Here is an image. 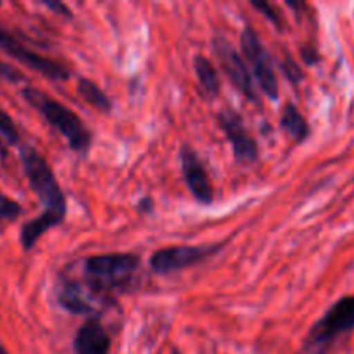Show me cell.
<instances>
[{"mask_svg":"<svg viewBox=\"0 0 354 354\" xmlns=\"http://www.w3.org/2000/svg\"><path fill=\"white\" fill-rule=\"evenodd\" d=\"M19 159L31 190L37 194L44 206L41 214L21 227V245L24 251H31L45 232L59 227L64 221L68 204H66L64 192H62L50 165L37 149L31 145H21Z\"/></svg>","mask_w":354,"mask_h":354,"instance_id":"1","label":"cell"},{"mask_svg":"<svg viewBox=\"0 0 354 354\" xmlns=\"http://www.w3.org/2000/svg\"><path fill=\"white\" fill-rule=\"evenodd\" d=\"M140 258L131 252L90 256L83 263V286L95 299L121 294L135 286Z\"/></svg>","mask_w":354,"mask_h":354,"instance_id":"2","label":"cell"},{"mask_svg":"<svg viewBox=\"0 0 354 354\" xmlns=\"http://www.w3.org/2000/svg\"><path fill=\"white\" fill-rule=\"evenodd\" d=\"M21 95L57 133L66 138L73 152L83 158L88 154L92 147V133L75 111L66 107L44 90L30 85L21 90Z\"/></svg>","mask_w":354,"mask_h":354,"instance_id":"3","label":"cell"},{"mask_svg":"<svg viewBox=\"0 0 354 354\" xmlns=\"http://www.w3.org/2000/svg\"><path fill=\"white\" fill-rule=\"evenodd\" d=\"M354 332V294L335 301L308 332L304 354H330L341 339Z\"/></svg>","mask_w":354,"mask_h":354,"instance_id":"4","label":"cell"},{"mask_svg":"<svg viewBox=\"0 0 354 354\" xmlns=\"http://www.w3.org/2000/svg\"><path fill=\"white\" fill-rule=\"evenodd\" d=\"M241 48L242 57L249 62L252 69V78H256L259 88L268 99H279V80H277L275 69H273V59L266 47L263 45L261 38L256 33L252 26H245L241 33Z\"/></svg>","mask_w":354,"mask_h":354,"instance_id":"5","label":"cell"},{"mask_svg":"<svg viewBox=\"0 0 354 354\" xmlns=\"http://www.w3.org/2000/svg\"><path fill=\"white\" fill-rule=\"evenodd\" d=\"M223 245L225 242L207 245H173V248L159 249L151 256L149 266L156 275H171L175 272L199 265L201 261H206L211 256L220 252Z\"/></svg>","mask_w":354,"mask_h":354,"instance_id":"6","label":"cell"},{"mask_svg":"<svg viewBox=\"0 0 354 354\" xmlns=\"http://www.w3.org/2000/svg\"><path fill=\"white\" fill-rule=\"evenodd\" d=\"M213 50L216 54L218 61H220L221 69L225 75L228 76L235 88L252 104H259L258 90H256L254 78H252L251 71H249L248 64H245L244 57L239 54L234 48V45L221 35H216L213 40Z\"/></svg>","mask_w":354,"mask_h":354,"instance_id":"7","label":"cell"},{"mask_svg":"<svg viewBox=\"0 0 354 354\" xmlns=\"http://www.w3.org/2000/svg\"><path fill=\"white\" fill-rule=\"evenodd\" d=\"M0 50L6 52L7 55L16 59L17 62L24 64L26 68L33 69V71L40 73L45 78L54 80V82H64V80H68L71 76V73L68 71L66 66L54 61V59L44 57V55L37 54L35 50L28 48L26 45L21 44L12 33L3 30L2 26H0Z\"/></svg>","mask_w":354,"mask_h":354,"instance_id":"8","label":"cell"},{"mask_svg":"<svg viewBox=\"0 0 354 354\" xmlns=\"http://www.w3.org/2000/svg\"><path fill=\"white\" fill-rule=\"evenodd\" d=\"M218 123L230 142L235 161L239 165H254L259 159L258 142L248 131L241 114L235 109H223L218 114Z\"/></svg>","mask_w":354,"mask_h":354,"instance_id":"9","label":"cell"},{"mask_svg":"<svg viewBox=\"0 0 354 354\" xmlns=\"http://www.w3.org/2000/svg\"><path fill=\"white\" fill-rule=\"evenodd\" d=\"M180 165H182V175L185 185L194 199L199 204L209 206L214 201V189L211 185V178L204 166L203 159L190 145H183L180 151Z\"/></svg>","mask_w":354,"mask_h":354,"instance_id":"10","label":"cell"},{"mask_svg":"<svg viewBox=\"0 0 354 354\" xmlns=\"http://www.w3.org/2000/svg\"><path fill=\"white\" fill-rule=\"evenodd\" d=\"M54 294L59 306L68 313L76 315V317L99 318L97 317L99 313L95 304L97 299L78 280H73L69 277H59L54 287Z\"/></svg>","mask_w":354,"mask_h":354,"instance_id":"11","label":"cell"},{"mask_svg":"<svg viewBox=\"0 0 354 354\" xmlns=\"http://www.w3.org/2000/svg\"><path fill=\"white\" fill-rule=\"evenodd\" d=\"M73 349L76 354H109L111 337L99 318H88L78 328Z\"/></svg>","mask_w":354,"mask_h":354,"instance_id":"12","label":"cell"},{"mask_svg":"<svg viewBox=\"0 0 354 354\" xmlns=\"http://www.w3.org/2000/svg\"><path fill=\"white\" fill-rule=\"evenodd\" d=\"M280 128L286 131L287 137L292 138L297 144L304 142L311 135L310 123H308L306 118L303 116L299 107L292 102H287L286 106H283L282 116H280Z\"/></svg>","mask_w":354,"mask_h":354,"instance_id":"13","label":"cell"},{"mask_svg":"<svg viewBox=\"0 0 354 354\" xmlns=\"http://www.w3.org/2000/svg\"><path fill=\"white\" fill-rule=\"evenodd\" d=\"M194 69H196V76L197 80H199L201 88L204 90V93H206L207 97L214 99V97L220 93L221 83L213 62H211L206 55L199 54L194 57Z\"/></svg>","mask_w":354,"mask_h":354,"instance_id":"14","label":"cell"},{"mask_svg":"<svg viewBox=\"0 0 354 354\" xmlns=\"http://www.w3.org/2000/svg\"><path fill=\"white\" fill-rule=\"evenodd\" d=\"M76 90H78L80 97L86 104L95 107L99 113L109 114L113 111V100H111V97L95 82H92V80L80 78L78 83H76Z\"/></svg>","mask_w":354,"mask_h":354,"instance_id":"15","label":"cell"},{"mask_svg":"<svg viewBox=\"0 0 354 354\" xmlns=\"http://www.w3.org/2000/svg\"><path fill=\"white\" fill-rule=\"evenodd\" d=\"M0 137L10 145H17L21 142V133L17 130V124L14 123L12 118L3 109H0Z\"/></svg>","mask_w":354,"mask_h":354,"instance_id":"16","label":"cell"},{"mask_svg":"<svg viewBox=\"0 0 354 354\" xmlns=\"http://www.w3.org/2000/svg\"><path fill=\"white\" fill-rule=\"evenodd\" d=\"M23 214V207L19 203H16L14 199L7 197L6 194L0 190V221H14Z\"/></svg>","mask_w":354,"mask_h":354,"instance_id":"17","label":"cell"},{"mask_svg":"<svg viewBox=\"0 0 354 354\" xmlns=\"http://www.w3.org/2000/svg\"><path fill=\"white\" fill-rule=\"evenodd\" d=\"M251 6L254 7L256 10H259V12H261L263 16L270 21V23L275 24L277 30H280V31L283 30V21H282V17H280V12L272 6V3L263 2V0H259V2L258 0H252Z\"/></svg>","mask_w":354,"mask_h":354,"instance_id":"18","label":"cell"},{"mask_svg":"<svg viewBox=\"0 0 354 354\" xmlns=\"http://www.w3.org/2000/svg\"><path fill=\"white\" fill-rule=\"evenodd\" d=\"M280 68L283 69V73H286V76L289 78V82L292 83V85H299V83L304 80L303 69L299 68V64H297L289 54H286L283 61L280 62Z\"/></svg>","mask_w":354,"mask_h":354,"instance_id":"19","label":"cell"},{"mask_svg":"<svg viewBox=\"0 0 354 354\" xmlns=\"http://www.w3.org/2000/svg\"><path fill=\"white\" fill-rule=\"evenodd\" d=\"M0 82L23 83V82H26V76H24L17 68L7 64L6 61H2V59H0Z\"/></svg>","mask_w":354,"mask_h":354,"instance_id":"20","label":"cell"},{"mask_svg":"<svg viewBox=\"0 0 354 354\" xmlns=\"http://www.w3.org/2000/svg\"><path fill=\"white\" fill-rule=\"evenodd\" d=\"M41 6L47 7V9H50L52 12L59 14V16H62V17H68V19H71L73 17L71 9H69L68 6H64L62 2H55V0H52V2H41Z\"/></svg>","mask_w":354,"mask_h":354,"instance_id":"21","label":"cell"},{"mask_svg":"<svg viewBox=\"0 0 354 354\" xmlns=\"http://www.w3.org/2000/svg\"><path fill=\"white\" fill-rule=\"evenodd\" d=\"M301 57H303L304 62H306V64H310V66L317 64V62L320 61V55H318L317 48L310 47V45H308V47L301 48Z\"/></svg>","mask_w":354,"mask_h":354,"instance_id":"22","label":"cell"},{"mask_svg":"<svg viewBox=\"0 0 354 354\" xmlns=\"http://www.w3.org/2000/svg\"><path fill=\"white\" fill-rule=\"evenodd\" d=\"M137 209L140 211V213H149V211H152V199H151V197H144L142 201H138Z\"/></svg>","mask_w":354,"mask_h":354,"instance_id":"23","label":"cell"},{"mask_svg":"<svg viewBox=\"0 0 354 354\" xmlns=\"http://www.w3.org/2000/svg\"><path fill=\"white\" fill-rule=\"evenodd\" d=\"M0 156H2V158H7V145L3 144L2 138H0Z\"/></svg>","mask_w":354,"mask_h":354,"instance_id":"24","label":"cell"},{"mask_svg":"<svg viewBox=\"0 0 354 354\" xmlns=\"http://www.w3.org/2000/svg\"><path fill=\"white\" fill-rule=\"evenodd\" d=\"M0 354H9V353H7V351H6V349H3V348H2V346H0Z\"/></svg>","mask_w":354,"mask_h":354,"instance_id":"25","label":"cell"},{"mask_svg":"<svg viewBox=\"0 0 354 354\" xmlns=\"http://www.w3.org/2000/svg\"><path fill=\"white\" fill-rule=\"evenodd\" d=\"M173 354H180V353L178 351H173Z\"/></svg>","mask_w":354,"mask_h":354,"instance_id":"26","label":"cell"}]
</instances>
